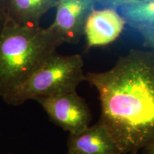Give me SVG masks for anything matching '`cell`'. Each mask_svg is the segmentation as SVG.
I'll return each mask as SVG.
<instances>
[{"mask_svg": "<svg viewBox=\"0 0 154 154\" xmlns=\"http://www.w3.org/2000/svg\"><path fill=\"white\" fill-rule=\"evenodd\" d=\"M68 154H122L114 139L101 123L76 134H69Z\"/></svg>", "mask_w": 154, "mask_h": 154, "instance_id": "obj_7", "label": "cell"}, {"mask_svg": "<svg viewBox=\"0 0 154 154\" xmlns=\"http://www.w3.org/2000/svg\"><path fill=\"white\" fill-rule=\"evenodd\" d=\"M86 81L99 94V121L122 154L154 144V51L131 49L109 70L86 73Z\"/></svg>", "mask_w": 154, "mask_h": 154, "instance_id": "obj_1", "label": "cell"}, {"mask_svg": "<svg viewBox=\"0 0 154 154\" xmlns=\"http://www.w3.org/2000/svg\"><path fill=\"white\" fill-rule=\"evenodd\" d=\"M139 33L143 38L144 46L154 51V29L140 31Z\"/></svg>", "mask_w": 154, "mask_h": 154, "instance_id": "obj_11", "label": "cell"}, {"mask_svg": "<svg viewBox=\"0 0 154 154\" xmlns=\"http://www.w3.org/2000/svg\"><path fill=\"white\" fill-rule=\"evenodd\" d=\"M127 24L138 32L154 29V0H144L119 9Z\"/></svg>", "mask_w": 154, "mask_h": 154, "instance_id": "obj_9", "label": "cell"}, {"mask_svg": "<svg viewBox=\"0 0 154 154\" xmlns=\"http://www.w3.org/2000/svg\"><path fill=\"white\" fill-rule=\"evenodd\" d=\"M50 120L69 134H76L90 126L92 114L86 100L76 91L36 99Z\"/></svg>", "mask_w": 154, "mask_h": 154, "instance_id": "obj_4", "label": "cell"}, {"mask_svg": "<svg viewBox=\"0 0 154 154\" xmlns=\"http://www.w3.org/2000/svg\"><path fill=\"white\" fill-rule=\"evenodd\" d=\"M8 21L7 6L5 0H0V33Z\"/></svg>", "mask_w": 154, "mask_h": 154, "instance_id": "obj_12", "label": "cell"}, {"mask_svg": "<svg viewBox=\"0 0 154 154\" xmlns=\"http://www.w3.org/2000/svg\"><path fill=\"white\" fill-rule=\"evenodd\" d=\"M8 19L22 26L39 27L40 21L59 0H5Z\"/></svg>", "mask_w": 154, "mask_h": 154, "instance_id": "obj_8", "label": "cell"}, {"mask_svg": "<svg viewBox=\"0 0 154 154\" xmlns=\"http://www.w3.org/2000/svg\"><path fill=\"white\" fill-rule=\"evenodd\" d=\"M82 55L54 53L26 82L3 96L6 103L19 106L29 100L76 91L86 81Z\"/></svg>", "mask_w": 154, "mask_h": 154, "instance_id": "obj_3", "label": "cell"}, {"mask_svg": "<svg viewBox=\"0 0 154 154\" xmlns=\"http://www.w3.org/2000/svg\"><path fill=\"white\" fill-rule=\"evenodd\" d=\"M144 151V154H154V144L146 148Z\"/></svg>", "mask_w": 154, "mask_h": 154, "instance_id": "obj_13", "label": "cell"}, {"mask_svg": "<svg viewBox=\"0 0 154 154\" xmlns=\"http://www.w3.org/2000/svg\"><path fill=\"white\" fill-rule=\"evenodd\" d=\"M97 0H59L54 22L49 28L64 43L77 44L84 34L89 14Z\"/></svg>", "mask_w": 154, "mask_h": 154, "instance_id": "obj_5", "label": "cell"}, {"mask_svg": "<svg viewBox=\"0 0 154 154\" xmlns=\"http://www.w3.org/2000/svg\"><path fill=\"white\" fill-rule=\"evenodd\" d=\"M142 1L144 0H97V4H99L103 8H111L119 10L121 7L125 5Z\"/></svg>", "mask_w": 154, "mask_h": 154, "instance_id": "obj_10", "label": "cell"}, {"mask_svg": "<svg viewBox=\"0 0 154 154\" xmlns=\"http://www.w3.org/2000/svg\"><path fill=\"white\" fill-rule=\"evenodd\" d=\"M126 23L118 10L111 8L94 9L86 20L84 34L87 49L103 47L120 36Z\"/></svg>", "mask_w": 154, "mask_h": 154, "instance_id": "obj_6", "label": "cell"}, {"mask_svg": "<svg viewBox=\"0 0 154 154\" xmlns=\"http://www.w3.org/2000/svg\"><path fill=\"white\" fill-rule=\"evenodd\" d=\"M63 42L49 27L8 19L0 33V96L26 82Z\"/></svg>", "mask_w": 154, "mask_h": 154, "instance_id": "obj_2", "label": "cell"}]
</instances>
